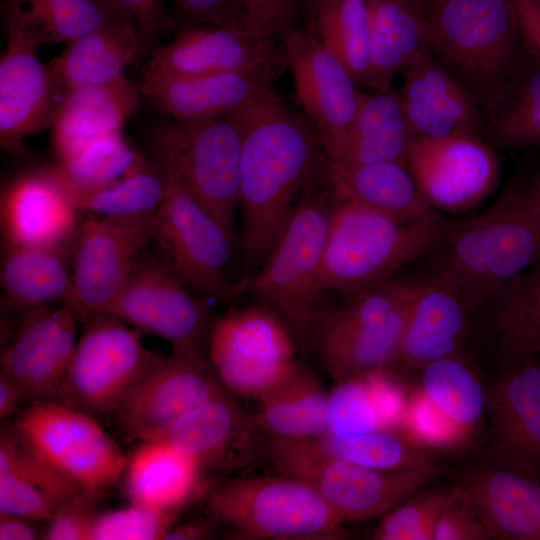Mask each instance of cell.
I'll return each mask as SVG.
<instances>
[{"label": "cell", "instance_id": "obj_1", "mask_svg": "<svg viewBox=\"0 0 540 540\" xmlns=\"http://www.w3.org/2000/svg\"><path fill=\"white\" fill-rule=\"evenodd\" d=\"M242 129L239 249L245 276L265 262L290 220L328 174L329 159L311 121L273 90L234 112Z\"/></svg>", "mask_w": 540, "mask_h": 540}, {"label": "cell", "instance_id": "obj_2", "mask_svg": "<svg viewBox=\"0 0 540 540\" xmlns=\"http://www.w3.org/2000/svg\"><path fill=\"white\" fill-rule=\"evenodd\" d=\"M424 256L429 270L454 285L477 315L540 261V203L530 184L514 183L483 212L449 220Z\"/></svg>", "mask_w": 540, "mask_h": 540}, {"label": "cell", "instance_id": "obj_3", "mask_svg": "<svg viewBox=\"0 0 540 540\" xmlns=\"http://www.w3.org/2000/svg\"><path fill=\"white\" fill-rule=\"evenodd\" d=\"M448 221L405 223L337 199L322 258L324 291L352 295L394 277L429 251Z\"/></svg>", "mask_w": 540, "mask_h": 540}, {"label": "cell", "instance_id": "obj_4", "mask_svg": "<svg viewBox=\"0 0 540 540\" xmlns=\"http://www.w3.org/2000/svg\"><path fill=\"white\" fill-rule=\"evenodd\" d=\"M336 197L328 189L308 197L298 208L275 247L245 287L277 313L299 347L313 343L325 316L318 307L322 258Z\"/></svg>", "mask_w": 540, "mask_h": 540}, {"label": "cell", "instance_id": "obj_5", "mask_svg": "<svg viewBox=\"0 0 540 540\" xmlns=\"http://www.w3.org/2000/svg\"><path fill=\"white\" fill-rule=\"evenodd\" d=\"M423 45L482 108L526 52L506 0H443Z\"/></svg>", "mask_w": 540, "mask_h": 540}, {"label": "cell", "instance_id": "obj_6", "mask_svg": "<svg viewBox=\"0 0 540 540\" xmlns=\"http://www.w3.org/2000/svg\"><path fill=\"white\" fill-rule=\"evenodd\" d=\"M208 508L242 539H337L345 523L310 483L281 473L233 475L211 490Z\"/></svg>", "mask_w": 540, "mask_h": 540}, {"label": "cell", "instance_id": "obj_7", "mask_svg": "<svg viewBox=\"0 0 540 540\" xmlns=\"http://www.w3.org/2000/svg\"><path fill=\"white\" fill-rule=\"evenodd\" d=\"M413 291V277L394 276L350 295L343 307L325 314L312 344L335 382L392 367Z\"/></svg>", "mask_w": 540, "mask_h": 540}, {"label": "cell", "instance_id": "obj_8", "mask_svg": "<svg viewBox=\"0 0 540 540\" xmlns=\"http://www.w3.org/2000/svg\"><path fill=\"white\" fill-rule=\"evenodd\" d=\"M148 145L156 164L235 236L242 150L235 114L194 122L164 120L150 132Z\"/></svg>", "mask_w": 540, "mask_h": 540}, {"label": "cell", "instance_id": "obj_9", "mask_svg": "<svg viewBox=\"0 0 540 540\" xmlns=\"http://www.w3.org/2000/svg\"><path fill=\"white\" fill-rule=\"evenodd\" d=\"M165 176L166 191L152 215L151 248L200 297L230 298L240 291L239 284L231 285L226 277L236 237L176 178Z\"/></svg>", "mask_w": 540, "mask_h": 540}, {"label": "cell", "instance_id": "obj_10", "mask_svg": "<svg viewBox=\"0 0 540 540\" xmlns=\"http://www.w3.org/2000/svg\"><path fill=\"white\" fill-rule=\"evenodd\" d=\"M266 459L281 474L310 483L347 521L389 512L413 496L434 474V466L373 469L323 455L300 440H265Z\"/></svg>", "mask_w": 540, "mask_h": 540}, {"label": "cell", "instance_id": "obj_11", "mask_svg": "<svg viewBox=\"0 0 540 540\" xmlns=\"http://www.w3.org/2000/svg\"><path fill=\"white\" fill-rule=\"evenodd\" d=\"M58 402L94 417L113 413L128 389L162 357L149 350L140 331L106 314L81 319Z\"/></svg>", "mask_w": 540, "mask_h": 540}, {"label": "cell", "instance_id": "obj_12", "mask_svg": "<svg viewBox=\"0 0 540 540\" xmlns=\"http://www.w3.org/2000/svg\"><path fill=\"white\" fill-rule=\"evenodd\" d=\"M297 346L284 320L269 307L258 304L214 318L206 356L230 393L257 400L296 361Z\"/></svg>", "mask_w": 540, "mask_h": 540}, {"label": "cell", "instance_id": "obj_13", "mask_svg": "<svg viewBox=\"0 0 540 540\" xmlns=\"http://www.w3.org/2000/svg\"><path fill=\"white\" fill-rule=\"evenodd\" d=\"M13 425L36 453L82 489L105 490L123 476L125 454L90 414L58 401H36Z\"/></svg>", "mask_w": 540, "mask_h": 540}, {"label": "cell", "instance_id": "obj_14", "mask_svg": "<svg viewBox=\"0 0 540 540\" xmlns=\"http://www.w3.org/2000/svg\"><path fill=\"white\" fill-rule=\"evenodd\" d=\"M205 301L162 263L149 243L106 315L162 338L174 353L207 358L214 318Z\"/></svg>", "mask_w": 540, "mask_h": 540}, {"label": "cell", "instance_id": "obj_15", "mask_svg": "<svg viewBox=\"0 0 540 540\" xmlns=\"http://www.w3.org/2000/svg\"><path fill=\"white\" fill-rule=\"evenodd\" d=\"M152 215L82 220L69 254L80 320L114 303L150 243Z\"/></svg>", "mask_w": 540, "mask_h": 540}, {"label": "cell", "instance_id": "obj_16", "mask_svg": "<svg viewBox=\"0 0 540 540\" xmlns=\"http://www.w3.org/2000/svg\"><path fill=\"white\" fill-rule=\"evenodd\" d=\"M405 164L420 193L438 212H466L487 198L500 176L491 143L480 136H414Z\"/></svg>", "mask_w": 540, "mask_h": 540}, {"label": "cell", "instance_id": "obj_17", "mask_svg": "<svg viewBox=\"0 0 540 540\" xmlns=\"http://www.w3.org/2000/svg\"><path fill=\"white\" fill-rule=\"evenodd\" d=\"M16 310V309H13ZM2 342L0 373L26 401H57L77 342V311L68 304L20 309Z\"/></svg>", "mask_w": 540, "mask_h": 540}, {"label": "cell", "instance_id": "obj_18", "mask_svg": "<svg viewBox=\"0 0 540 540\" xmlns=\"http://www.w3.org/2000/svg\"><path fill=\"white\" fill-rule=\"evenodd\" d=\"M297 101L314 125L327 157L350 128L361 92L346 69L308 28L286 30L279 39Z\"/></svg>", "mask_w": 540, "mask_h": 540}, {"label": "cell", "instance_id": "obj_19", "mask_svg": "<svg viewBox=\"0 0 540 540\" xmlns=\"http://www.w3.org/2000/svg\"><path fill=\"white\" fill-rule=\"evenodd\" d=\"M225 391L206 357L171 352L128 389L113 414L126 437L145 441Z\"/></svg>", "mask_w": 540, "mask_h": 540}, {"label": "cell", "instance_id": "obj_20", "mask_svg": "<svg viewBox=\"0 0 540 540\" xmlns=\"http://www.w3.org/2000/svg\"><path fill=\"white\" fill-rule=\"evenodd\" d=\"M498 350L499 371L486 408L496 460L540 481V357Z\"/></svg>", "mask_w": 540, "mask_h": 540}, {"label": "cell", "instance_id": "obj_21", "mask_svg": "<svg viewBox=\"0 0 540 540\" xmlns=\"http://www.w3.org/2000/svg\"><path fill=\"white\" fill-rule=\"evenodd\" d=\"M232 393L197 405L155 437L190 457L203 472L239 475L266 459L265 436Z\"/></svg>", "mask_w": 540, "mask_h": 540}, {"label": "cell", "instance_id": "obj_22", "mask_svg": "<svg viewBox=\"0 0 540 540\" xmlns=\"http://www.w3.org/2000/svg\"><path fill=\"white\" fill-rule=\"evenodd\" d=\"M285 65L279 40L238 25H180L175 36L151 53L143 72L173 75L269 72Z\"/></svg>", "mask_w": 540, "mask_h": 540}, {"label": "cell", "instance_id": "obj_23", "mask_svg": "<svg viewBox=\"0 0 540 540\" xmlns=\"http://www.w3.org/2000/svg\"><path fill=\"white\" fill-rule=\"evenodd\" d=\"M7 43L0 59V143L19 152L27 136L49 127L59 108L39 44L24 29L7 21Z\"/></svg>", "mask_w": 540, "mask_h": 540}, {"label": "cell", "instance_id": "obj_24", "mask_svg": "<svg viewBox=\"0 0 540 540\" xmlns=\"http://www.w3.org/2000/svg\"><path fill=\"white\" fill-rule=\"evenodd\" d=\"M401 73L398 92L414 136L470 134L486 139L477 101L427 47H420Z\"/></svg>", "mask_w": 540, "mask_h": 540}, {"label": "cell", "instance_id": "obj_25", "mask_svg": "<svg viewBox=\"0 0 540 540\" xmlns=\"http://www.w3.org/2000/svg\"><path fill=\"white\" fill-rule=\"evenodd\" d=\"M475 316L449 281L430 270L415 276L401 344L389 370L419 372L434 360L462 352Z\"/></svg>", "mask_w": 540, "mask_h": 540}, {"label": "cell", "instance_id": "obj_26", "mask_svg": "<svg viewBox=\"0 0 540 540\" xmlns=\"http://www.w3.org/2000/svg\"><path fill=\"white\" fill-rule=\"evenodd\" d=\"M4 246L41 247L70 254L79 209L50 169L13 179L1 195Z\"/></svg>", "mask_w": 540, "mask_h": 540}, {"label": "cell", "instance_id": "obj_27", "mask_svg": "<svg viewBox=\"0 0 540 540\" xmlns=\"http://www.w3.org/2000/svg\"><path fill=\"white\" fill-rule=\"evenodd\" d=\"M269 72L173 75L143 72L137 87L153 107L181 122L225 116L273 91Z\"/></svg>", "mask_w": 540, "mask_h": 540}, {"label": "cell", "instance_id": "obj_28", "mask_svg": "<svg viewBox=\"0 0 540 540\" xmlns=\"http://www.w3.org/2000/svg\"><path fill=\"white\" fill-rule=\"evenodd\" d=\"M82 490L36 453L13 424L1 429L0 513L48 521Z\"/></svg>", "mask_w": 540, "mask_h": 540}, {"label": "cell", "instance_id": "obj_29", "mask_svg": "<svg viewBox=\"0 0 540 540\" xmlns=\"http://www.w3.org/2000/svg\"><path fill=\"white\" fill-rule=\"evenodd\" d=\"M490 539L540 540V481L496 464L459 488Z\"/></svg>", "mask_w": 540, "mask_h": 540}, {"label": "cell", "instance_id": "obj_30", "mask_svg": "<svg viewBox=\"0 0 540 540\" xmlns=\"http://www.w3.org/2000/svg\"><path fill=\"white\" fill-rule=\"evenodd\" d=\"M328 187L338 200L355 203L400 222L444 218L422 196L404 162L349 165L329 161Z\"/></svg>", "mask_w": 540, "mask_h": 540}, {"label": "cell", "instance_id": "obj_31", "mask_svg": "<svg viewBox=\"0 0 540 540\" xmlns=\"http://www.w3.org/2000/svg\"><path fill=\"white\" fill-rule=\"evenodd\" d=\"M144 53L147 51L138 33L120 18L68 43L47 65L59 106L74 90L124 77L125 68Z\"/></svg>", "mask_w": 540, "mask_h": 540}, {"label": "cell", "instance_id": "obj_32", "mask_svg": "<svg viewBox=\"0 0 540 540\" xmlns=\"http://www.w3.org/2000/svg\"><path fill=\"white\" fill-rule=\"evenodd\" d=\"M140 97L137 84L125 76L69 93L50 126L57 161L98 138L121 131L122 125L136 111Z\"/></svg>", "mask_w": 540, "mask_h": 540}, {"label": "cell", "instance_id": "obj_33", "mask_svg": "<svg viewBox=\"0 0 540 540\" xmlns=\"http://www.w3.org/2000/svg\"><path fill=\"white\" fill-rule=\"evenodd\" d=\"M362 91L356 116L329 161L358 165L379 161L405 163L414 137L399 92L388 89Z\"/></svg>", "mask_w": 540, "mask_h": 540}, {"label": "cell", "instance_id": "obj_34", "mask_svg": "<svg viewBox=\"0 0 540 540\" xmlns=\"http://www.w3.org/2000/svg\"><path fill=\"white\" fill-rule=\"evenodd\" d=\"M328 394L314 373L295 361L284 376L256 401L250 413L271 439L306 440L327 432Z\"/></svg>", "mask_w": 540, "mask_h": 540}, {"label": "cell", "instance_id": "obj_35", "mask_svg": "<svg viewBox=\"0 0 540 540\" xmlns=\"http://www.w3.org/2000/svg\"><path fill=\"white\" fill-rule=\"evenodd\" d=\"M123 473L131 502L157 510L178 512L199 488L201 468L162 439L141 441Z\"/></svg>", "mask_w": 540, "mask_h": 540}, {"label": "cell", "instance_id": "obj_36", "mask_svg": "<svg viewBox=\"0 0 540 540\" xmlns=\"http://www.w3.org/2000/svg\"><path fill=\"white\" fill-rule=\"evenodd\" d=\"M66 254L48 248L5 246L0 283L10 309L68 304L73 307L71 265Z\"/></svg>", "mask_w": 540, "mask_h": 540}, {"label": "cell", "instance_id": "obj_37", "mask_svg": "<svg viewBox=\"0 0 540 540\" xmlns=\"http://www.w3.org/2000/svg\"><path fill=\"white\" fill-rule=\"evenodd\" d=\"M482 113L496 146H540V59L526 50Z\"/></svg>", "mask_w": 540, "mask_h": 540}, {"label": "cell", "instance_id": "obj_38", "mask_svg": "<svg viewBox=\"0 0 540 540\" xmlns=\"http://www.w3.org/2000/svg\"><path fill=\"white\" fill-rule=\"evenodd\" d=\"M371 24V66L367 89H388L395 75L423 46L425 21L412 0H367Z\"/></svg>", "mask_w": 540, "mask_h": 540}, {"label": "cell", "instance_id": "obj_39", "mask_svg": "<svg viewBox=\"0 0 540 540\" xmlns=\"http://www.w3.org/2000/svg\"><path fill=\"white\" fill-rule=\"evenodd\" d=\"M479 314L498 349L540 357V261L512 279Z\"/></svg>", "mask_w": 540, "mask_h": 540}, {"label": "cell", "instance_id": "obj_40", "mask_svg": "<svg viewBox=\"0 0 540 540\" xmlns=\"http://www.w3.org/2000/svg\"><path fill=\"white\" fill-rule=\"evenodd\" d=\"M7 16L39 45L70 43L119 18L107 0H7Z\"/></svg>", "mask_w": 540, "mask_h": 540}, {"label": "cell", "instance_id": "obj_41", "mask_svg": "<svg viewBox=\"0 0 540 540\" xmlns=\"http://www.w3.org/2000/svg\"><path fill=\"white\" fill-rule=\"evenodd\" d=\"M365 88L371 66V24L367 0H322L308 28Z\"/></svg>", "mask_w": 540, "mask_h": 540}, {"label": "cell", "instance_id": "obj_42", "mask_svg": "<svg viewBox=\"0 0 540 540\" xmlns=\"http://www.w3.org/2000/svg\"><path fill=\"white\" fill-rule=\"evenodd\" d=\"M63 188L79 209L95 216L140 217L153 214L160 206L166 191V176L157 164L155 167L144 158L128 173L102 186Z\"/></svg>", "mask_w": 540, "mask_h": 540}, {"label": "cell", "instance_id": "obj_43", "mask_svg": "<svg viewBox=\"0 0 540 540\" xmlns=\"http://www.w3.org/2000/svg\"><path fill=\"white\" fill-rule=\"evenodd\" d=\"M300 441L328 457L373 469L398 470L432 465L417 441L396 428L348 435L325 432Z\"/></svg>", "mask_w": 540, "mask_h": 540}, {"label": "cell", "instance_id": "obj_44", "mask_svg": "<svg viewBox=\"0 0 540 540\" xmlns=\"http://www.w3.org/2000/svg\"><path fill=\"white\" fill-rule=\"evenodd\" d=\"M421 391L464 432L487 408V392L462 352L434 360L419 372Z\"/></svg>", "mask_w": 540, "mask_h": 540}, {"label": "cell", "instance_id": "obj_45", "mask_svg": "<svg viewBox=\"0 0 540 540\" xmlns=\"http://www.w3.org/2000/svg\"><path fill=\"white\" fill-rule=\"evenodd\" d=\"M143 159L119 131L88 143L50 170L65 188L89 189L122 177Z\"/></svg>", "mask_w": 540, "mask_h": 540}, {"label": "cell", "instance_id": "obj_46", "mask_svg": "<svg viewBox=\"0 0 540 540\" xmlns=\"http://www.w3.org/2000/svg\"><path fill=\"white\" fill-rule=\"evenodd\" d=\"M336 383L328 394L327 432L348 435L382 428L364 375Z\"/></svg>", "mask_w": 540, "mask_h": 540}, {"label": "cell", "instance_id": "obj_47", "mask_svg": "<svg viewBox=\"0 0 540 540\" xmlns=\"http://www.w3.org/2000/svg\"><path fill=\"white\" fill-rule=\"evenodd\" d=\"M450 495L451 491L443 490L417 492L386 514L374 539L433 540L436 522Z\"/></svg>", "mask_w": 540, "mask_h": 540}, {"label": "cell", "instance_id": "obj_48", "mask_svg": "<svg viewBox=\"0 0 540 540\" xmlns=\"http://www.w3.org/2000/svg\"><path fill=\"white\" fill-rule=\"evenodd\" d=\"M177 512L157 510L142 504L103 511L97 517L91 540H158L176 524Z\"/></svg>", "mask_w": 540, "mask_h": 540}, {"label": "cell", "instance_id": "obj_49", "mask_svg": "<svg viewBox=\"0 0 540 540\" xmlns=\"http://www.w3.org/2000/svg\"><path fill=\"white\" fill-rule=\"evenodd\" d=\"M104 490L83 489L60 507L47 521L42 533L47 540H91L92 529L101 510Z\"/></svg>", "mask_w": 540, "mask_h": 540}, {"label": "cell", "instance_id": "obj_50", "mask_svg": "<svg viewBox=\"0 0 540 540\" xmlns=\"http://www.w3.org/2000/svg\"><path fill=\"white\" fill-rule=\"evenodd\" d=\"M401 424L414 440L429 444L454 443L464 435V431L447 419L422 391L408 400Z\"/></svg>", "mask_w": 540, "mask_h": 540}, {"label": "cell", "instance_id": "obj_51", "mask_svg": "<svg viewBox=\"0 0 540 540\" xmlns=\"http://www.w3.org/2000/svg\"><path fill=\"white\" fill-rule=\"evenodd\" d=\"M107 1L115 14L135 29L147 52L152 53L159 45L160 35L177 25L165 0Z\"/></svg>", "mask_w": 540, "mask_h": 540}, {"label": "cell", "instance_id": "obj_52", "mask_svg": "<svg viewBox=\"0 0 540 540\" xmlns=\"http://www.w3.org/2000/svg\"><path fill=\"white\" fill-rule=\"evenodd\" d=\"M485 539H490V536L460 489L452 490L436 522L433 540Z\"/></svg>", "mask_w": 540, "mask_h": 540}, {"label": "cell", "instance_id": "obj_53", "mask_svg": "<svg viewBox=\"0 0 540 540\" xmlns=\"http://www.w3.org/2000/svg\"><path fill=\"white\" fill-rule=\"evenodd\" d=\"M172 5L180 25H238L244 27L243 0H172Z\"/></svg>", "mask_w": 540, "mask_h": 540}, {"label": "cell", "instance_id": "obj_54", "mask_svg": "<svg viewBox=\"0 0 540 540\" xmlns=\"http://www.w3.org/2000/svg\"><path fill=\"white\" fill-rule=\"evenodd\" d=\"M300 8L301 0H257L245 28L257 36L279 40L286 30L298 25Z\"/></svg>", "mask_w": 540, "mask_h": 540}, {"label": "cell", "instance_id": "obj_55", "mask_svg": "<svg viewBox=\"0 0 540 540\" xmlns=\"http://www.w3.org/2000/svg\"><path fill=\"white\" fill-rule=\"evenodd\" d=\"M378 411L382 428H395L401 424L408 398L388 369L364 374Z\"/></svg>", "mask_w": 540, "mask_h": 540}, {"label": "cell", "instance_id": "obj_56", "mask_svg": "<svg viewBox=\"0 0 540 540\" xmlns=\"http://www.w3.org/2000/svg\"><path fill=\"white\" fill-rule=\"evenodd\" d=\"M510 5L525 49L540 59V0H511Z\"/></svg>", "mask_w": 540, "mask_h": 540}, {"label": "cell", "instance_id": "obj_57", "mask_svg": "<svg viewBox=\"0 0 540 540\" xmlns=\"http://www.w3.org/2000/svg\"><path fill=\"white\" fill-rule=\"evenodd\" d=\"M35 520L10 513H0V540H34L39 538Z\"/></svg>", "mask_w": 540, "mask_h": 540}, {"label": "cell", "instance_id": "obj_58", "mask_svg": "<svg viewBox=\"0 0 540 540\" xmlns=\"http://www.w3.org/2000/svg\"><path fill=\"white\" fill-rule=\"evenodd\" d=\"M218 521L210 519H195L181 524H175L164 536V540H199L212 538Z\"/></svg>", "mask_w": 540, "mask_h": 540}, {"label": "cell", "instance_id": "obj_59", "mask_svg": "<svg viewBox=\"0 0 540 540\" xmlns=\"http://www.w3.org/2000/svg\"><path fill=\"white\" fill-rule=\"evenodd\" d=\"M25 397L20 388L8 377L0 373V418L1 420L18 414Z\"/></svg>", "mask_w": 540, "mask_h": 540}, {"label": "cell", "instance_id": "obj_60", "mask_svg": "<svg viewBox=\"0 0 540 540\" xmlns=\"http://www.w3.org/2000/svg\"><path fill=\"white\" fill-rule=\"evenodd\" d=\"M322 0H301L300 18L304 27L309 28Z\"/></svg>", "mask_w": 540, "mask_h": 540}, {"label": "cell", "instance_id": "obj_61", "mask_svg": "<svg viewBox=\"0 0 540 540\" xmlns=\"http://www.w3.org/2000/svg\"><path fill=\"white\" fill-rule=\"evenodd\" d=\"M533 194L540 203V176L532 183H529Z\"/></svg>", "mask_w": 540, "mask_h": 540}]
</instances>
